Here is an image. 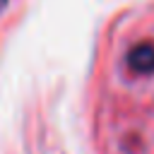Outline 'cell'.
<instances>
[{
    "mask_svg": "<svg viewBox=\"0 0 154 154\" xmlns=\"http://www.w3.org/2000/svg\"><path fill=\"white\" fill-rule=\"evenodd\" d=\"M5 2H7V0H0V10H2V7H5Z\"/></svg>",
    "mask_w": 154,
    "mask_h": 154,
    "instance_id": "7a4b0ae2",
    "label": "cell"
},
{
    "mask_svg": "<svg viewBox=\"0 0 154 154\" xmlns=\"http://www.w3.org/2000/svg\"><path fill=\"white\" fill-rule=\"evenodd\" d=\"M128 63L132 70L137 72H152L154 70V46L152 43H140L130 51L128 55Z\"/></svg>",
    "mask_w": 154,
    "mask_h": 154,
    "instance_id": "6da1fadb",
    "label": "cell"
}]
</instances>
